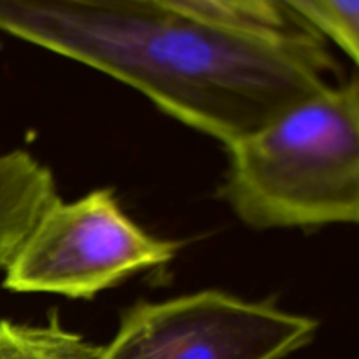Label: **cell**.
I'll return each instance as SVG.
<instances>
[{
	"instance_id": "cell-1",
	"label": "cell",
	"mask_w": 359,
	"mask_h": 359,
	"mask_svg": "<svg viewBox=\"0 0 359 359\" xmlns=\"http://www.w3.org/2000/svg\"><path fill=\"white\" fill-rule=\"evenodd\" d=\"M0 30L114 77L223 146L328 84V42L179 0H0Z\"/></svg>"
},
{
	"instance_id": "cell-2",
	"label": "cell",
	"mask_w": 359,
	"mask_h": 359,
	"mask_svg": "<svg viewBox=\"0 0 359 359\" xmlns=\"http://www.w3.org/2000/svg\"><path fill=\"white\" fill-rule=\"evenodd\" d=\"M219 195L258 230L359 224V76L226 144Z\"/></svg>"
},
{
	"instance_id": "cell-3",
	"label": "cell",
	"mask_w": 359,
	"mask_h": 359,
	"mask_svg": "<svg viewBox=\"0 0 359 359\" xmlns=\"http://www.w3.org/2000/svg\"><path fill=\"white\" fill-rule=\"evenodd\" d=\"M181 242L151 235L123 210L111 188L44 207L6 265L2 286L90 300L128 277L165 266Z\"/></svg>"
},
{
	"instance_id": "cell-4",
	"label": "cell",
	"mask_w": 359,
	"mask_h": 359,
	"mask_svg": "<svg viewBox=\"0 0 359 359\" xmlns=\"http://www.w3.org/2000/svg\"><path fill=\"white\" fill-rule=\"evenodd\" d=\"M318 332L309 316L205 290L133 304L102 346V359H284Z\"/></svg>"
},
{
	"instance_id": "cell-5",
	"label": "cell",
	"mask_w": 359,
	"mask_h": 359,
	"mask_svg": "<svg viewBox=\"0 0 359 359\" xmlns=\"http://www.w3.org/2000/svg\"><path fill=\"white\" fill-rule=\"evenodd\" d=\"M56 195L51 170L34 154L23 149L0 153V270Z\"/></svg>"
},
{
	"instance_id": "cell-6",
	"label": "cell",
	"mask_w": 359,
	"mask_h": 359,
	"mask_svg": "<svg viewBox=\"0 0 359 359\" xmlns=\"http://www.w3.org/2000/svg\"><path fill=\"white\" fill-rule=\"evenodd\" d=\"M0 359H102V346L63 328L53 312L46 325L0 321Z\"/></svg>"
},
{
	"instance_id": "cell-7",
	"label": "cell",
	"mask_w": 359,
	"mask_h": 359,
	"mask_svg": "<svg viewBox=\"0 0 359 359\" xmlns=\"http://www.w3.org/2000/svg\"><path fill=\"white\" fill-rule=\"evenodd\" d=\"M323 18V37L342 49L359 76V0H314Z\"/></svg>"
},
{
	"instance_id": "cell-8",
	"label": "cell",
	"mask_w": 359,
	"mask_h": 359,
	"mask_svg": "<svg viewBox=\"0 0 359 359\" xmlns=\"http://www.w3.org/2000/svg\"><path fill=\"white\" fill-rule=\"evenodd\" d=\"M179 2L189 4V6L200 7V9L205 11H212V13L223 14V16L269 25V27L300 25L276 0H179Z\"/></svg>"
},
{
	"instance_id": "cell-9",
	"label": "cell",
	"mask_w": 359,
	"mask_h": 359,
	"mask_svg": "<svg viewBox=\"0 0 359 359\" xmlns=\"http://www.w3.org/2000/svg\"><path fill=\"white\" fill-rule=\"evenodd\" d=\"M276 2L302 27L323 37V18L314 0H276Z\"/></svg>"
}]
</instances>
